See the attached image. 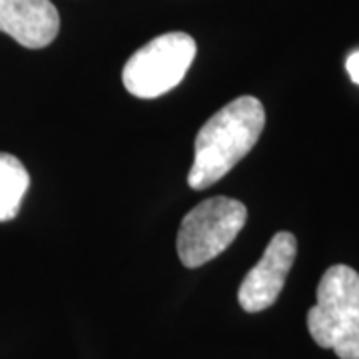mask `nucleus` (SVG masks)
Wrapping results in <instances>:
<instances>
[{"mask_svg":"<svg viewBox=\"0 0 359 359\" xmlns=\"http://www.w3.org/2000/svg\"><path fill=\"white\" fill-rule=\"evenodd\" d=\"M60 14L50 0H0V32L20 46L39 50L54 42Z\"/></svg>","mask_w":359,"mask_h":359,"instance_id":"obj_6","label":"nucleus"},{"mask_svg":"<svg viewBox=\"0 0 359 359\" xmlns=\"http://www.w3.org/2000/svg\"><path fill=\"white\" fill-rule=\"evenodd\" d=\"M346 70L349 78L359 84V52H353V54H349V58L346 60Z\"/></svg>","mask_w":359,"mask_h":359,"instance_id":"obj_8","label":"nucleus"},{"mask_svg":"<svg viewBox=\"0 0 359 359\" xmlns=\"http://www.w3.org/2000/svg\"><path fill=\"white\" fill-rule=\"evenodd\" d=\"M297 254V240L290 231H278L264 252L262 259L245 273L238 290V302L244 311L257 313L271 308L282 294L287 273Z\"/></svg>","mask_w":359,"mask_h":359,"instance_id":"obj_5","label":"nucleus"},{"mask_svg":"<svg viewBox=\"0 0 359 359\" xmlns=\"http://www.w3.org/2000/svg\"><path fill=\"white\" fill-rule=\"evenodd\" d=\"M248 222V208L233 198H208L190 210L178 230L176 250L186 268H200L226 252Z\"/></svg>","mask_w":359,"mask_h":359,"instance_id":"obj_3","label":"nucleus"},{"mask_svg":"<svg viewBox=\"0 0 359 359\" xmlns=\"http://www.w3.org/2000/svg\"><path fill=\"white\" fill-rule=\"evenodd\" d=\"M308 330L339 359H359V273L337 264L321 276L318 302L308 311Z\"/></svg>","mask_w":359,"mask_h":359,"instance_id":"obj_2","label":"nucleus"},{"mask_svg":"<svg viewBox=\"0 0 359 359\" xmlns=\"http://www.w3.org/2000/svg\"><path fill=\"white\" fill-rule=\"evenodd\" d=\"M30 186V176L16 156L0 152V222L16 218L22 198Z\"/></svg>","mask_w":359,"mask_h":359,"instance_id":"obj_7","label":"nucleus"},{"mask_svg":"<svg viewBox=\"0 0 359 359\" xmlns=\"http://www.w3.org/2000/svg\"><path fill=\"white\" fill-rule=\"evenodd\" d=\"M196 40L186 32L156 36L128 58L122 70L124 88L132 96L152 100L184 80L196 58Z\"/></svg>","mask_w":359,"mask_h":359,"instance_id":"obj_4","label":"nucleus"},{"mask_svg":"<svg viewBox=\"0 0 359 359\" xmlns=\"http://www.w3.org/2000/svg\"><path fill=\"white\" fill-rule=\"evenodd\" d=\"M266 126L264 104L240 96L219 108L194 142V164L188 174L192 190H205L250 154Z\"/></svg>","mask_w":359,"mask_h":359,"instance_id":"obj_1","label":"nucleus"}]
</instances>
